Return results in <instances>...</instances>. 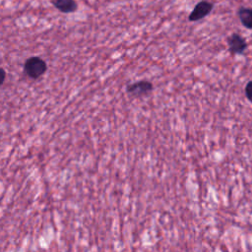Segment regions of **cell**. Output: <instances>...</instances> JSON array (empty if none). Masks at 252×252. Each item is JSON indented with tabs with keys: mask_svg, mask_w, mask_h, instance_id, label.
I'll return each instance as SVG.
<instances>
[{
	"mask_svg": "<svg viewBox=\"0 0 252 252\" xmlns=\"http://www.w3.org/2000/svg\"><path fill=\"white\" fill-rule=\"evenodd\" d=\"M46 63L39 57L29 58L24 66L25 73L32 79H37L42 76L46 71Z\"/></svg>",
	"mask_w": 252,
	"mask_h": 252,
	"instance_id": "obj_1",
	"label": "cell"
},
{
	"mask_svg": "<svg viewBox=\"0 0 252 252\" xmlns=\"http://www.w3.org/2000/svg\"><path fill=\"white\" fill-rule=\"evenodd\" d=\"M212 10H213V3L207 0H202L195 5L194 9L188 16V20L190 22H196V21L202 20L206 16H208L212 12Z\"/></svg>",
	"mask_w": 252,
	"mask_h": 252,
	"instance_id": "obj_2",
	"label": "cell"
},
{
	"mask_svg": "<svg viewBox=\"0 0 252 252\" xmlns=\"http://www.w3.org/2000/svg\"><path fill=\"white\" fill-rule=\"evenodd\" d=\"M228 50L231 54L241 55L247 49V42L244 37L238 33H232L226 39Z\"/></svg>",
	"mask_w": 252,
	"mask_h": 252,
	"instance_id": "obj_3",
	"label": "cell"
},
{
	"mask_svg": "<svg viewBox=\"0 0 252 252\" xmlns=\"http://www.w3.org/2000/svg\"><path fill=\"white\" fill-rule=\"evenodd\" d=\"M127 93L134 96H142L148 94L153 90V84L149 81H139L127 86Z\"/></svg>",
	"mask_w": 252,
	"mask_h": 252,
	"instance_id": "obj_4",
	"label": "cell"
},
{
	"mask_svg": "<svg viewBox=\"0 0 252 252\" xmlns=\"http://www.w3.org/2000/svg\"><path fill=\"white\" fill-rule=\"evenodd\" d=\"M237 16H238L241 24L245 28L252 29V8L240 7L237 10Z\"/></svg>",
	"mask_w": 252,
	"mask_h": 252,
	"instance_id": "obj_5",
	"label": "cell"
},
{
	"mask_svg": "<svg viewBox=\"0 0 252 252\" xmlns=\"http://www.w3.org/2000/svg\"><path fill=\"white\" fill-rule=\"evenodd\" d=\"M51 3L59 11L63 13H71L77 9V4L74 0H50Z\"/></svg>",
	"mask_w": 252,
	"mask_h": 252,
	"instance_id": "obj_6",
	"label": "cell"
},
{
	"mask_svg": "<svg viewBox=\"0 0 252 252\" xmlns=\"http://www.w3.org/2000/svg\"><path fill=\"white\" fill-rule=\"evenodd\" d=\"M246 97L252 102V81H249L245 87Z\"/></svg>",
	"mask_w": 252,
	"mask_h": 252,
	"instance_id": "obj_7",
	"label": "cell"
},
{
	"mask_svg": "<svg viewBox=\"0 0 252 252\" xmlns=\"http://www.w3.org/2000/svg\"><path fill=\"white\" fill-rule=\"evenodd\" d=\"M5 78H6V72L4 71V69L0 68V86L4 83Z\"/></svg>",
	"mask_w": 252,
	"mask_h": 252,
	"instance_id": "obj_8",
	"label": "cell"
}]
</instances>
